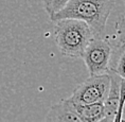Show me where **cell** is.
<instances>
[{
  "mask_svg": "<svg viewBox=\"0 0 125 122\" xmlns=\"http://www.w3.org/2000/svg\"><path fill=\"white\" fill-rule=\"evenodd\" d=\"M42 3H43V8H47V5H48V0H42Z\"/></svg>",
  "mask_w": 125,
  "mask_h": 122,
  "instance_id": "12",
  "label": "cell"
},
{
  "mask_svg": "<svg viewBox=\"0 0 125 122\" xmlns=\"http://www.w3.org/2000/svg\"><path fill=\"white\" fill-rule=\"evenodd\" d=\"M112 120H114V118L112 117H106L105 116V117L103 118L102 120H100L99 122H112Z\"/></svg>",
  "mask_w": 125,
  "mask_h": 122,
  "instance_id": "10",
  "label": "cell"
},
{
  "mask_svg": "<svg viewBox=\"0 0 125 122\" xmlns=\"http://www.w3.org/2000/svg\"><path fill=\"white\" fill-rule=\"evenodd\" d=\"M123 18L125 19V0H124V15H123Z\"/></svg>",
  "mask_w": 125,
  "mask_h": 122,
  "instance_id": "13",
  "label": "cell"
},
{
  "mask_svg": "<svg viewBox=\"0 0 125 122\" xmlns=\"http://www.w3.org/2000/svg\"><path fill=\"white\" fill-rule=\"evenodd\" d=\"M109 71L125 80V43L119 44L115 48L112 47Z\"/></svg>",
  "mask_w": 125,
  "mask_h": 122,
  "instance_id": "7",
  "label": "cell"
},
{
  "mask_svg": "<svg viewBox=\"0 0 125 122\" xmlns=\"http://www.w3.org/2000/svg\"><path fill=\"white\" fill-rule=\"evenodd\" d=\"M54 22V37L59 52L68 57H82L84 50L96 36L88 24L74 18H64Z\"/></svg>",
  "mask_w": 125,
  "mask_h": 122,
  "instance_id": "2",
  "label": "cell"
},
{
  "mask_svg": "<svg viewBox=\"0 0 125 122\" xmlns=\"http://www.w3.org/2000/svg\"><path fill=\"white\" fill-rule=\"evenodd\" d=\"M117 35L119 37V44L125 43V19L123 17L117 23Z\"/></svg>",
  "mask_w": 125,
  "mask_h": 122,
  "instance_id": "9",
  "label": "cell"
},
{
  "mask_svg": "<svg viewBox=\"0 0 125 122\" xmlns=\"http://www.w3.org/2000/svg\"><path fill=\"white\" fill-rule=\"evenodd\" d=\"M122 122H125V100L123 103V111H122Z\"/></svg>",
  "mask_w": 125,
  "mask_h": 122,
  "instance_id": "11",
  "label": "cell"
},
{
  "mask_svg": "<svg viewBox=\"0 0 125 122\" xmlns=\"http://www.w3.org/2000/svg\"><path fill=\"white\" fill-rule=\"evenodd\" d=\"M45 122H83L70 99L53 104L46 115Z\"/></svg>",
  "mask_w": 125,
  "mask_h": 122,
  "instance_id": "5",
  "label": "cell"
},
{
  "mask_svg": "<svg viewBox=\"0 0 125 122\" xmlns=\"http://www.w3.org/2000/svg\"><path fill=\"white\" fill-rule=\"evenodd\" d=\"M69 1L70 0H48V5L45 10L48 13L49 17H51L53 14L61 11Z\"/></svg>",
  "mask_w": 125,
  "mask_h": 122,
  "instance_id": "8",
  "label": "cell"
},
{
  "mask_svg": "<svg viewBox=\"0 0 125 122\" xmlns=\"http://www.w3.org/2000/svg\"><path fill=\"white\" fill-rule=\"evenodd\" d=\"M112 52L111 44L104 36H94L84 50L82 55L90 76L108 73Z\"/></svg>",
  "mask_w": 125,
  "mask_h": 122,
  "instance_id": "3",
  "label": "cell"
},
{
  "mask_svg": "<svg viewBox=\"0 0 125 122\" xmlns=\"http://www.w3.org/2000/svg\"><path fill=\"white\" fill-rule=\"evenodd\" d=\"M115 2V0H70L50 19L55 21L64 18H74L82 20L91 28L96 36L103 37Z\"/></svg>",
  "mask_w": 125,
  "mask_h": 122,
  "instance_id": "1",
  "label": "cell"
},
{
  "mask_svg": "<svg viewBox=\"0 0 125 122\" xmlns=\"http://www.w3.org/2000/svg\"><path fill=\"white\" fill-rule=\"evenodd\" d=\"M73 105L83 122H99L105 117L104 102L90 103V104H74L73 103Z\"/></svg>",
  "mask_w": 125,
  "mask_h": 122,
  "instance_id": "6",
  "label": "cell"
},
{
  "mask_svg": "<svg viewBox=\"0 0 125 122\" xmlns=\"http://www.w3.org/2000/svg\"><path fill=\"white\" fill-rule=\"evenodd\" d=\"M110 89V74L90 76L73 91L70 100L74 104H90L104 102Z\"/></svg>",
  "mask_w": 125,
  "mask_h": 122,
  "instance_id": "4",
  "label": "cell"
}]
</instances>
